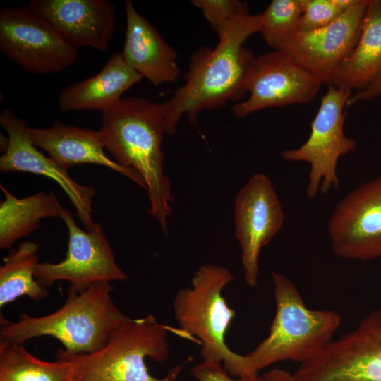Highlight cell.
I'll return each instance as SVG.
<instances>
[{
    "label": "cell",
    "mask_w": 381,
    "mask_h": 381,
    "mask_svg": "<svg viewBox=\"0 0 381 381\" xmlns=\"http://www.w3.org/2000/svg\"><path fill=\"white\" fill-rule=\"evenodd\" d=\"M260 26L259 14L242 15L215 47H202L192 54L186 82L162 104L166 133H175L184 114L195 124L202 111L242 99L247 93V75L255 57L243 44L260 32Z\"/></svg>",
    "instance_id": "cell-1"
},
{
    "label": "cell",
    "mask_w": 381,
    "mask_h": 381,
    "mask_svg": "<svg viewBox=\"0 0 381 381\" xmlns=\"http://www.w3.org/2000/svg\"><path fill=\"white\" fill-rule=\"evenodd\" d=\"M99 131L114 161L144 181L150 202L147 212L167 234L173 197L163 169L162 142L166 131L162 104L135 96L122 98L102 111Z\"/></svg>",
    "instance_id": "cell-2"
},
{
    "label": "cell",
    "mask_w": 381,
    "mask_h": 381,
    "mask_svg": "<svg viewBox=\"0 0 381 381\" xmlns=\"http://www.w3.org/2000/svg\"><path fill=\"white\" fill-rule=\"evenodd\" d=\"M272 277L276 312L268 336L250 353L239 354L233 376L258 375L260 370L278 361L306 362L332 341L341 324L334 311L308 308L288 277L274 272Z\"/></svg>",
    "instance_id": "cell-3"
},
{
    "label": "cell",
    "mask_w": 381,
    "mask_h": 381,
    "mask_svg": "<svg viewBox=\"0 0 381 381\" xmlns=\"http://www.w3.org/2000/svg\"><path fill=\"white\" fill-rule=\"evenodd\" d=\"M108 282L95 283L81 292L68 290L63 306L42 317L21 314L16 322L1 317L0 340L23 344L51 336L70 354L91 353L102 349L112 332L130 318L114 304Z\"/></svg>",
    "instance_id": "cell-4"
},
{
    "label": "cell",
    "mask_w": 381,
    "mask_h": 381,
    "mask_svg": "<svg viewBox=\"0 0 381 381\" xmlns=\"http://www.w3.org/2000/svg\"><path fill=\"white\" fill-rule=\"evenodd\" d=\"M171 329L152 315L129 318L112 332L100 350L70 354L59 349L55 356L70 363L74 381H176L182 365L157 378L149 373L145 365L147 357L157 362L168 358L167 332Z\"/></svg>",
    "instance_id": "cell-5"
},
{
    "label": "cell",
    "mask_w": 381,
    "mask_h": 381,
    "mask_svg": "<svg viewBox=\"0 0 381 381\" xmlns=\"http://www.w3.org/2000/svg\"><path fill=\"white\" fill-rule=\"evenodd\" d=\"M234 279L230 270L216 264L202 265L195 273L191 287L179 290L174 299V316L181 334L195 337L201 344L204 361L223 362L230 373L238 358L225 341L226 333L236 315L222 292Z\"/></svg>",
    "instance_id": "cell-6"
},
{
    "label": "cell",
    "mask_w": 381,
    "mask_h": 381,
    "mask_svg": "<svg viewBox=\"0 0 381 381\" xmlns=\"http://www.w3.org/2000/svg\"><path fill=\"white\" fill-rule=\"evenodd\" d=\"M352 92L334 85L328 87L322 97L318 111L310 124V134L299 147L282 152L281 157L289 162H305L310 164L308 198H314L319 190L327 193L339 189L337 174L339 157L353 151L354 139L344 133V107Z\"/></svg>",
    "instance_id": "cell-7"
},
{
    "label": "cell",
    "mask_w": 381,
    "mask_h": 381,
    "mask_svg": "<svg viewBox=\"0 0 381 381\" xmlns=\"http://www.w3.org/2000/svg\"><path fill=\"white\" fill-rule=\"evenodd\" d=\"M0 50L25 71L40 75L60 72L78 56V48L27 6L1 8Z\"/></svg>",
    "instance_id": "cell-8"
},
{
    "label": "cell",
    "mask_w": 381,
    "mask_h": 381,
    "mask_svg": "<svg viewBox=\"0 0 381 381\" xmlns=\"http://www.w3.org/2000/svg\"><path fill=\"white\" fill-rule=\"evenodd\" d=\"M298 381H381V308L302 363Z\"/></svg>",
    "instance_id": "cell-9"
},
{
    "label": "cell",
    "mask_w": 381,
    "mask_h": 381,
    "mask_svg": "<svg viewBox=\"0 0 381 381\" xmlns=\"http://www.w3.org/2000/svg\"><path fill=\"white\" fill-rule=\"evenodd\" d=\"M68 232L65 258L58 263H38L35 277L47 287L57 281L71 283L68 290L81 292L99 282L125 281L127 275L118 266L114 251L99 223L90 231L81 229L71 212L64 209L61 217Z\"/></svg>",
    "instance_id": "cell-10"
},
{
    "label": "cell",
    "mask_w": 381,
    "mask_h": 381,
    "mask_svg": "<svg viewBox=\"0 0 381 381\" xmlns=\"http://www.w3.org/2000/svg\"><path fill=\"white\" fill-rule=\"evenodd\" d=\"M368 0H357L332 23L310 31L296 30L273 48L283 52L318 79L334 85L340 66L356 45Z\"/></svg>",
    "instance_id": "cell-11"
},
{
    "label": "cell",
    "mask_w": 381,
    "mask_h": 381,
    "mask_svg": "<svg viewBox=\"0 0 381 381\" xmlns=\"http://www.w3.org/2000/svg\"><path fill=\"white\" fill-rule=\"evenodd\" d=\"M246 85L249 97L231 107L241 119L268 107L308 103L322 84L285 53L274 50L255 57Z\"/></svg>",
    "instance_id": "cell-12"
},
{
    "label": "cell",
    "mask_w": 381,
    "mask_h": 381,
    "mask_svg": "<svg viewBox=\"0 0 381 381\" xmlns=\"http://www.w3.org/2000/svg\"><path fill=\"white\" fill-rule=\"evenodd\" d=\"M235 234L241 251L244 279L252 288L259 276V255L282 228L284 213L271 179L253 174L238 191L234 207Z\"/></svg>",
    "instance_id": "cell-13"
},
{
    "label": "cell",
    "mask_w": 381,
    "mask_h": 381,
    "mask_svg": "<svg viewBox=\"0 0 381 381\" xmlns=\"http://www.w3.org/2000/svg\"><path fill=\"white\" fill-rule=\"evenodd\" d=\"M327 231L337 255L358 260L381 258V176L337 202Z\"/></svg>",
    "instance_id": "cell-14"
},
{
    "label": "cell",
    "mask_w": 381,
    "mask_h": 381,
    "mask_svg": "<svg viewBox=\"0 0 381 381\" xmlns=\"http://www.w3.org/2000/svg\"><path fill=\"white\" fill-rule=\"evenodd\" d=\"M0 124L8 133L2 146L0 171L31 173L54 180L67 195L87 231L92 230L95 225L91 216L95 190L74 181L67 170L37 150L30 138L28 122L17 117L10 109L1 111Z\"/></svg>",
    "instance_id": "cell-15"
},
{
    "label": "cell",
    "mask_w": 381,
    "mask_h": 381,
    "mask_svg": "<svg viewBox=\"0 0 381 381\" xmlns=\"http://www.w3.org/2000/svg\"><path fill=\"white\" fill-rule=\"evenodd\" d=\"M26 6L78 49L105 52L115 32L116 8L107 0H32Z\"/></svg>",
    "instance_id": "cell-16"
},
{
    "label": "cell",
    "mask_w": 381,
    "mask_h": 381,
    "mask_svg": "<svg viewBox=\"0 0 381 381\" xmlns=\"http://www.w3.org/2000/svg\"><path fill=\"white\" fill-rule=\"evenodd\" d=\"M33 144L44 150L63 169L75 165L92 164L116 171L146 190L141 176L104 153V143L100 131L69 126L56 121L49 128H29Z\"/></svg>",
    "instance_id": "cell-17"
},
{
    "label": "cell",
    "mask_w": 381,
    "mask_h": 381,
    "mask_svg": "<svg viewBox=\"0 0 381 381\" xmlns=\"http://www.w3.org/2000/svg\"><path fill=\"white\" fill-rule=\"evenodd\" d=\"M124 8L126 28L121 54L126 63L154 85L176 82L181 75L176 52L131 1H125Z\"/></svg>",
    "instance_id": "cell-18"
},
{
    "label": "cell",
    "mask_w": 381,
    "mask_h": 381,
    "mask_svg": "<svg viewBox=\"0 0 381 381\" xmlns=\"http://www.w3.org/2000/svg\"><path fill=\"white\" fill-rule=\"evenodd\" d=\"M142 78L121 52H114L97 74L64 88L57 97L59 108L63 112H102L119 102L121 95Z\"/></svg>",
    "instance_id": "cell-19"
},
{
    "label": "cell",
    "mask_w": 381,
    "mask_h": 381,
    "mask_svg": "<svg viewBox=\"0 0 381 381\" xmlns=\"http://www.w3.org/2000/svg\"><path fill=\"white\" fill-rule=\"evenodd\" d=\"M381 77V0H368L353 50L337 71L334 85L363 90Z\"/></svg>",
    "instance_id": "cell-20"
},
{
    "label": "cell",
    "mask_w": 381,
    "mask_h": 381,
    "mask_svg": "<svg viewBox=\"0 0 381 381\" xmlns=\"http://www.w3.org/2000/svg\"><path fill=\"white\" fill-rule=\"evenodd\" d=\"M4 200L0 203V248L7 250L31 234L46 217H61L64 208L52 192L40 191L18 198L0 185Z\"/></svg>",
    "instance_id": "cell-21"
},
{
    "label": "cell",
    "mask_w": 381,
    "mask_h": 381,
    "mask_svg": "<svg viewBox=\"0 0 381 381\" xmlns=\"http://www.w3.org/2000/svg\"><path fill=\"white\" fill-rule=\"evenodd\" d=\"M40 245L23 241L4 259L0 267V306L23 295L40 301L49 295L47 288L36 280L35 270L38 262Z\"/></svg>",
    "instance_id": "cell-22"
},
{
    "label": "cell",
    "mask_w": 381,
    "mask_h": 381,
    "mask_svg": "<svg viewBox=\"0 0 381 381\" xmlns=\"http://www.w3.org/2000/svg\"><path fill=\"white\" fill-rule=\"evenodd\" d=\"M71 367L62 359L42 361L23 344L0 341V381H70Z\"/></svg>",
    "instance_id": "cell-23"
},
{
    "label": "cell",
    "mask_w": 381,
    "mask_h": 381,
    "mask_svg": "<svg viewBox=\"0 0 381 381\" xmlns=\"http://www.w3.org/2000/svg\"><path fill=\"white\" fill-rule=\"evenodd\" d=\"M303 0H273L260 16V33L272 48L298 30Z\"/></svg>",
    "instance_id": "cell-24"
},
{
    "label": "cell",
    "mask_w": 381,
    "mask_h": 381,
    "mask_svg": "<svg viewBox=\"0 0 381 381\" xmlns=\"http://www.w3.org/2000/svg\"><path fill=\"white\" fill-rule=\"evenodd\" d=\"M190 2L202 11L219 39L236 19L249 13L248 4L239 0H192Z\"/></svg>",
    "instance_id": "cell-25"
},
{
    "label": "cell",
    "mask_w": 381,
    "mask_h": 381,
    "mask_svg": "<svg viewBox=\"0 0 381 381\" xmlns=\"http://www.w3.org/2000/svg\"><path fill=\"white\" fill-rule=\"evenodd\" d=\"M356 1L303 0V11L298 30L310 31L332 23Z\"/></svg>",
    "instance_id": "cell-26"
},
{
    "label": "cell",
    "mask_w": 381,
    "mask_h": 381,
    "mask_svg": "<svg viewBox=\"0 0 381 381\" xmlns=\"http://www.w3.org/2000/svg\"><path fill=\"white\" fill-rule=\"evenodd\" d=\"M194 377L198 381H263L261 375L246 376L233 379L219 362L204 361L191 368Z\"/></svg>",
    "instance_id": "cell-27"
},
{
    "label": "cell",
    "mask_w": 381,
    "mask_h": 381,
    "mask_svg": "<svg viewBox=\"0 0 381 381\" xmlns=\"http://www.w3.org/2000/svg\"><path fill=\"white\" fill-rule=\"evenodd\" d=\"M380 95L381 77L367 88L352 94L348 99L346 107H351L360 102L371 101Z\"/></svg>",
    "instance_id": "cell-28"
},
{
    "label": "cell",
    "mask_w": 381,
    "mask_h": 381,
    "mask_svg": "<svg viewBox=\"0 0 381 381\" xmlns=\"http://www.w3.org/2000/svg\"><path fill=\"white\" fill-rule=\"evenodd\" d=\"M261 377L263 381H296L294 374L279 368L272 369Z\"/></svg>",
    "instance_id": "cell-29"
},
{
    "label": "cell",
    "mask_w": 381,
    "mask_h": 381,
    "mask_svg": "<svg viewBox=\"0 0 381 381\" xmlns=\"http://www.w3.org/2000/svg\"><path fill=\"white\" fill-rule=\"evenodd\" d=\"M70 381H74V380H71Z\"/></svg>",
    "instance_id": "cell-30"
}]
</instances>
